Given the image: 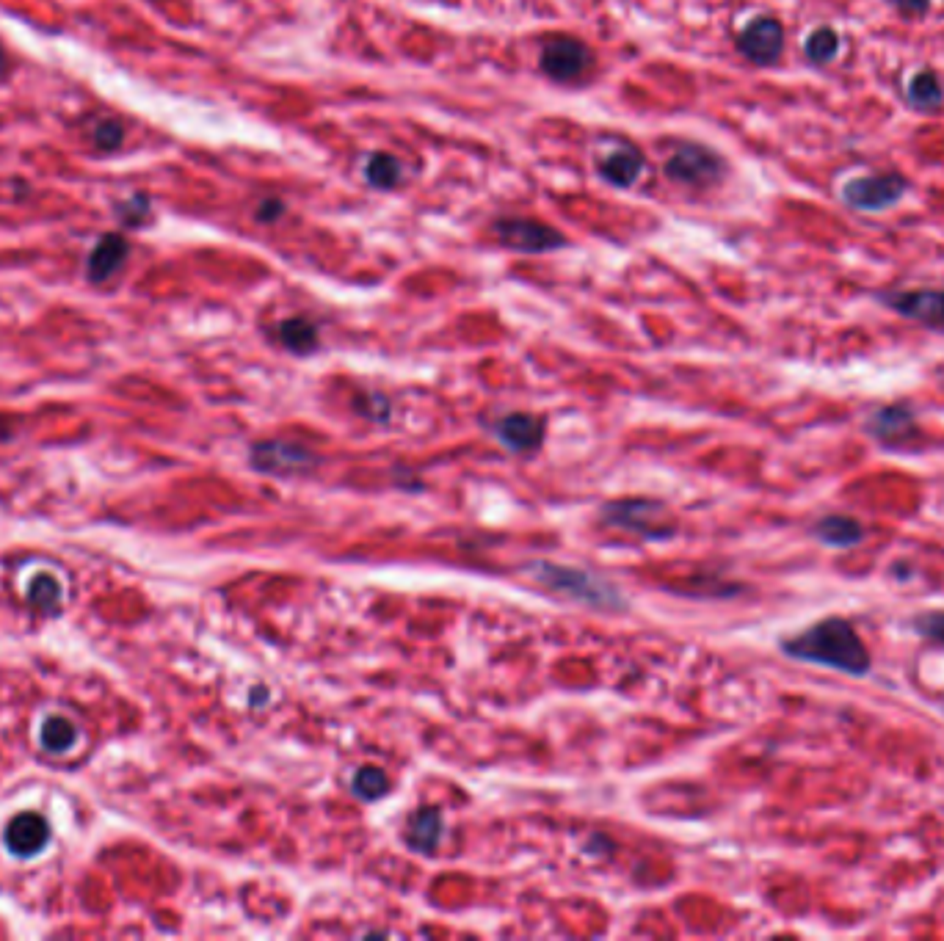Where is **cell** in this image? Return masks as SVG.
Returning a JSON list of instances; mask_svg holds the SVG:
<instances>
[{
	"mask_svg": "<svg viewBox=\"0 0 944 941\" xmlns=\"http://www.w3.org/2000/svg\"><path fill=\"white\" fill-rule=\"evenodd\" d=\"M254 470L268 472V475H301V472L315 470L318 456L310 453L301 445L271 439V442H257L252 448Z\"/></svg>",
	"mask_w": 944,
	"mask_h": 941,
	"instance_id": "cell-8",
	"label": "cell"
},
{
	"mask_svg": "<svg viewBox=\"0 0 944 941\" xmlns=\"http://www.w3.org/2000/svg\"><path fill=\"white\" fill-rule=\"evenodd\" d=\"M864 434L881 448L906 450L922 437V428L909 403H887L864 420Z\"/></svg>",
	"mask_w": 944,
	"mask_h": 941,
	"instance_id": "cell-5",
	"label": "cell"
},
{
	"mask_svg": "<svg viewBox=\"0 0 944 941\" xmlns=\"http://www.w3.org/2000/svg\"><path fill=\"white\" fill-rule=\"evenodd\" d=\"M351 790H354V795L362 798V801H379V798H384V795L390 792V779H387V773L379 768H362L354 773Z\"/></svg>",
	"mask_w": 944,
	"mask_h": 941,
	"instance_id": "cell-22",
	"label": "cell"
},
{
	"mask_svg": "<svg viewBox=\"0 0 944 941\" xmlns=\"http://www.w3.org/2000/svg\"><path fill=\"white\" fill-rule=\"evenodd\" d=\"M279 340L296 354H310L318 345V329L307 318H290L279 326Z\"/></svg>",
	"mask_w": 944,
	"mask_h": 941,
	"instance_id": "cell-19",
	"label": "cell"
},
{
	"mask_svg": "<svg viewBox=\"0 0 944 941\" xmlns=\"http://www.w3.org/2000/svg\"><path fill=\"white\" fill-rule=\"evenodd\" d=\"M804 53L812 64H820V67L831 64L837 58V53H840V36L834 34L831 28H818V31H812L806 36Z\"/></svg>",
	"mask_w": 944,
	"mask_h": 941,
	"instance_id": "cell-21",
	"label": "cell"
},
{
	"mask_svg": "<svg viewBox=\"0 0 944 941\" xmlns=\"http://www.w3.org/2000/svg\"><path fill=\"white\" fill-rule=\"evenodd\" d=\"M127 254H130V246L122 235H103L97 246L89 254V263H86V271H89V279L92 282H105V279H111V276L125 265Z\"/></svg>",
	"mask_w": 944,
	"mask_h": 941,
	"instance_id": "cell-15",
	"label": "cell"
},
{
	"mask_svg": "<svg viewBox=\"0 0 944 941\" xmlns=\"http://www.w3.org/2000/svg\"><path fill=\"white\" fill-rule=\"evenodd\" d=\"M75 740H78V726L67 718H47L45 726H42V746L50 754H64V751H70L75 746Z\"/></svg>",
	"mask_w": 944,
	"mask_h": 941,
	"instance_id": "cell-20",
	"label": "cell"
},
{
	"mask_svg": "<svg viewBox=\"0 0 944 941\" xmlns=\"http://www.w3.org/2000/svg\"><path fill=\"white\" fill-rule=\"evenodd\" d=\"M812 536L823 544V547H834V550H851L856 544H862L864 539V525L859 519L845 517V514H826L812 525Z\"/></svg>",
	"mask_w": 944,
	"mask_h": 941,
	"instance_id": "cell-14",
	"label": "cell"
},
{
	"mask_svg": "<svg viewBox=\"0 0 944 941\" xmlns=\"http://www.w3.org/2000/svg\"><path fill=\"white\" fill-rule=\"evenodd\" d=\"M530 574L544 588L577 599V602L597 605V608H622V597L616 594V588L586 569H569V566H555V563H530Z\"/></svg>",
	"mask_w": 944,
	"mask_h": 941,
	"instance_id": "cell-2",
	"label": "cell"
},
{
	"mask_svg": "<svg viewBox=\"0 0 944 941\" xmlns=\"http://www.w3.org/2000/svg\"><path fill=\"white\" fill-rule=\"evenodd\" d=\"M282 213H285V207H282L279 199H265V205L260 207V213H257V216H260V221H265V224H271V221L279 219Z\"/></svg>",
	"mask_w": 944,
	"mask_h": 941,
	"instance_id": "cell-27",
	"label": "cell"
},
{
	"mask_svg": "<svg viewBox=\"0 0 944 941\" xmlns=\"http://www.w3.org/2000/svg\"><path fill=\"white\" fill-rule=\"evenodd\" d=\"M906 103L917 111H936L944 103V89L942 81L936 78V72L931 69H922L917 75H911L906 83Z\"/></svg>",
	"mask_w": 944,
	"mask_h": 941,
	"instance_id": "cell-18",
	"label": "cell"
},
{
	"mask_svg": "<svg viewBox=\"0 0 944 941\" xmlns=\"http://www.w3.org/2000/svg\"><path fill=\"white\" fill-rule=\"evenodd\" d=\"M47 837H50L47 820L45 817L34 815V812L14 817L9 828H6V845H9V850H12L14 856H25V859L45 848Z\"/></svg>",
	"mask_w": 944,
	"mask_h": 941,
	"instance_id": "cell-13",
	"label": "cell"
},
{
	"mask_svg": "<svg viewBox=\"0 0 944 941\" xmlns=\"http://www.w3.org/2000/svg\"><path fill=\"white\" fill-rule=\"evenodd\" d=\"M594 64V56L583 42L572 36H558L542 50V69L555 81H577Z\"/></svg>",
	"mask_w": 944,
	"mask_h": 941,
	"instance_id": "cell-11",
	"label": "cell"
},
{
	"mask_svg": "<svg viewBox=\"0 0 944 941\" xmlns=\"http://www.w3.org/2000/svg\"><path fill=\"white\" fill-rule=\"evenodd\" d=\"M442 815H439V809H431V806H420L415 815L406 820V845L417 853H434L439 848V839H442Z\"/></svg>",
	"mask_w": 944,
	"mask_h": 941,
	"instance_id": "cell-16",
	"label": "cell"
},
{
	"mask_svg": "<svg viewBox=\"0 0 944 941\" xmlns=\"http://www.w3.org/2000/svg\"><path fill=\"white\" fill-rule=\"evenodd\" d=\"M92 138L100 150L111 152V150H116L122 141H125V127L119 125L116 119H105V122H100V125L94 127Z\"/></svg>",
	"mask_w": 944,
	"mask_h": 941,
	"instance_id": "cell-26",
	"label": "cell"
},
{
	"mask_svg": "<svg viewBox=\"0 0 944 941\" xmlns=\"http://www.w3.org/2000/svg\"><path fill=\"white\" fill-rule=\"evenodd\" d=\"M779 649L793 660L834 668L848 677H867L873 671V657L867 643L851 621L842 616H826L809 624L806 630L782 638Z\"/></svg>",
	"mask_w": 944,
	"mask_h": 941,
	"instance_id": "cell-1",
	"label": "cell"
},
{
	"mask_svg": "<svg viewBox=\"0 0 944 941\" xmlns=\"http://www.w3.org/2000/svg\"><path fill=\"white\" fill-rule=\"evenodd\" d=\"M892 3H895L903 14H925L928 12V6H931V0H892Z\"/></svg>",
	"mask_w": 944,
	"mask_h": 941,
	"instance_id": "cell-28",
	"label": "cell"
},
{
	"mask_svg": "<svg viewBox=\"0 0 944 941\" xmlns=\"http://www.w3.org/2000/svg\"><path fill=\"white\" fill-rule=\"evenodd\" d=\"M365 174H368V183L376 185V188H392V185L401 183V163L395 161L392 155H373L365 166Z\"/></svg>",
	"mask_w": 944,
	"mask_h": 941,
	"instance_id": "cell-23",
	"label": "cell"
},
{
	"mask_svg": "<svg viewBox=\"0 0 944 941\" xmlns=\"http://www.w3.org/2000/svg\"><path fill=\"white\" fill-rule=\"evenodd\" d=\"M878 301L892 312H898L900 318L920 323L936 334H944V290H939V287L884 290V293H878Z\"/></svg>",
	"mask_w": 944,
	"mask_h": 941,
	"instance_id": "cell-6",
	"label": "cell"
},
{
	"mask_svg": "<svg viewBox=\"0 0 944 941\" xmlns=\"http://www.w3.org/2000/svg\"><path fill=\"white\" fill-rule=\"evenodd\" d=\"M6 69H9V58H6V50L0 47V78L6 75Z\"/></svg>",
	"mask_w": 944,
	"mask_h": 941,
	"instance_id": "cell-29",
	"label": "cell"
},
{
	"mask_svg": "<svg viewBox=\"0 0 944 941\" xmlns=\"http://www.w3.org/2000/svg\"><path fill=\"white\" fill-rule=\"evenodd\" d=\"M909 191V180L898 172L853 174L840 185V199L859 213H884Z\"/></svg>",
	"mask_w": 944,
	"mask_h": 941,
	"instance_id": "cell-3",
	"label": "cell"
},
{
	"mask_svg": "<svg viewBox=\"0 0 944 941\" xmlns=\"http://www.w3.org/2000/svg\"><path fill=\"white\" fill-rule=\"evenodd\" d=\"M724 172L726 166L721 161V155H715L713 150H707L702 144H680L666 161V174L671 180L685 185H699V188L718 183L724 177Z\"/></svg>",
	"mask_w": 944,
	"mask_h": 941,
	"instance_id": "cell-7",
	"label": "cell"
},
{
	"mask_svg": "<svg viewBox=\"0 0 944 941\" xmlns=\"http://www.w3.org/2000/svg\"><path fill=\"white\" fill-rule=\"evenodd\" d=\"M58 597H61L58 583L53 580V577H47V574H39L34 583H31V591H28V599L34 602L36 608H42V610L56 608Z\"/></svg>",
	"mask_w": 944,
	"mask_h": 941,
	"instance_id": "cell-25",
	"label": "cell"
},
{
	"mask_svg": "<svg viewBox=\"0 0 944 941\" xmlns=\"http://www.w3.org/2000/svg\"><path fill=\"white\" fill-rule=\"evenodd\" d=\"M599 172H602V177L611 185L627 188V185H633L635 180H638V174L644 172V158H641V152L635 150V147H622V150L611 152V155L602 161Z\"/></svg>",
	"mask_w": 944,
	"mask_h": 941,
	"instance_id": "cell-17",
	"label": "cell"
},
{
	"mask_svg": "<svg viewBox=\"0 0 944 941\" xmlns=\"http://www.w3.org/2000/svg\"><path fill=\"white\" fill-rule=\"evenodd\" d=\"M602 519L611 528L627 530L641 539H668L674 528L668 525L666 508L655 500H619L602 508Z\"/></svg>",
	"mask_w": 944,
	"mask_h": 941,
	"instance_id": "cell-4",
	"label": "cell"
},
{
	"mask_svg": "<svg viewBox=\"0 0 944 941\" xmlns=\"http://www.w3.org/2000/svg\"><path fill=\"white\" fill-rule=\"evenodd\" d=\"M909 627L920 638H928V641L944 646V610H920L917 616L909 619Z\"/></svg>",
	"mask_w": 944,
	"mask_h": 941,
	"instance_id": "cell-24",
	"label": "cell"
},
{
	"mask_svg": "<svg viewBox=\"0 0 944 941\" xmlns=\"http://www.w3.org/2000/svg\"><path fill=\"white\" fill-rule=\"evenodd\" d=\"M495 235L517 252H553L564 246V235L533 219H500L495 221Z\"/></svg>",
	"mask_w": 944,
	"mask_h": 941,
	"instance_id": "cell-10",
	"label": "cell"
},
{
	"mask_svg": "<svg viewBox=\"0 0 944 941\" xmlns=\"http://www.w3.org/2000/svg\"><path fill=\"white\" fill-rule=\"evenodd\" d=\"M737 50L749 58L751 64H776L784 50V28L776 17H757L751 20L740 36H737Z\"/></svg>",
	"mask_w": 944,
	"mask_h": 941,
	"instance_id": "cell-9",
	"label": "cell"
},
{
	"mask_svg": "<svg viewBox=\"0 0 944 941\" xmlns=\"http://www.w3.org/2000/svg\"><path fill=\"white\" fill-rule=\"evenodd\" d=\"M495 437L514 453H530L542 448L544 423L533 414H508L495 423Z\"/></svg>",
	"mask_w": 944,
	"mask_h": 941,
	"instance_id": "cell-12",
	"label": "cell"
}]
</instances>
